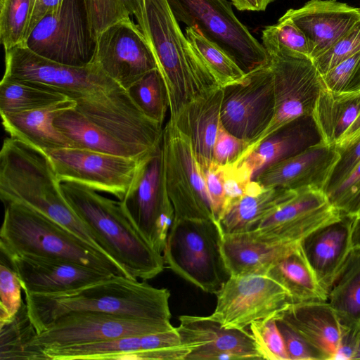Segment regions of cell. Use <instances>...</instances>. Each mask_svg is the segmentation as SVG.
Wrapping results in <instances>:
<instances>
[{
    "mask_svg": "<svg viewBox=\"0 0 360 360\" xmlns=\"http://www.w3.org/2000/svg\"><path fill=\"white\" fill-rule=\"evenodd\" d=\"M278 314L255 321L250 325L262 359L289 360L282 335L278 329Z\"/></svg>",
    "mask_w": 360,
    "mask_h": 360,
    "instance_id": "obj_41",
    "label": "cell"
},
{
    "mask_svg": "<svg viewBox=\"0 0 360 360\" xmlns=\"http://www.w3.org/2000/svg\"><path fill=\"white\" fill-rule=\"evenodd\" d=\"M359 114L360 91L341 93L323 87L312 117L323 143L336 146Z\"/></svg>",
    "mask_w": 360,
    "mask_h": 360,
    "instance_id": "obj_32",
    "label": "cell"
},
{
    "mask_svg": "<svg viewBox=\"0 0 360 360\" xmlns=\"http://www.w3.org/2000/svg\"><path fill=\"white\" fill-rule=\"evenodd\" d=\"M352 218L342 215L309 233L301 249L319 284L328 295L352 249Z\"/></svg>",
    "mask_w": 360,
    "mask_h": 360,
    "instance_id": "obj_24",
    "label": "cell"
},
{
    "mask_svg": "<svg viewBox=\"0 0 360 360\" xmlns=\"http://www.w3.org/2000/svg\"><path fill=\"white\" fill-rule=\"evenodd\" d=\"M179 344L175 330L130 335L92 343L49 348L42 350L44 359L169 360Z\"/></svg>",
    "mask_w": 360,
    "mask_h": 360,
    "instance_id": "obj_20",
    "label": "cell"
},
{
    "mask_svg": "<svg viewBox=\"0 0 360 360\" xmlns=\"http://www.w3.org/2000/svg\"><path fill=\"white\" fill-rule=\"evenodd\" d=\"M130 15L135 17L137 25L141 30L143 25L142 0H120Z\"/></svg>",
    "mask_w": 360,
    "mask_h": 360,
    "instance_id": "obj_54",
    "label": "cell"
},
{
    "mask_svg": "<svg viewBox=\"0 0 360 360\" xmlns=\"http://www.w3.org/2000/svg\"><path fill=\"white\" fill-rule=\"evenodd\" d=\"M352 248H360V217L353 219L352 226Z\"/></svg>",
    "mask_w": 360,
    "mask_h": 360,
    "instance_id": "obj_57",
    "label": "cell"
},
{
    "mask_svg": "<svg viewBox=\"0 0 360 360\" xmlns=\"http://www.w3.org/2000/svg\"><path fill=\"white\" fill-rule=\"evenodd\" d=\"M216 295L210 316L230 329H245L294 304L286 289L268 274L230 276Z\"/></svg>",
    "mask_w": 360,
    "mask_h": 360,
    "instance_id": "obj_14",
    "label": "cell"
},
{
    "mask_svg": "<svg viewBox=\"0 0 360 360\" xmlns=\"http://www.w3.org/2000/svg\"><path fill=\"white\" fill-rule=\"evenodd\" d=\"M178 22L196 26L248 73L265 64L269 55L235 15L226 0H167Z\"/></svg>",
    "mask_w": 360,
    "mask_h": 360,
    "instance_id": "obj_8",
    "label": "cell"
},
{
    "mask_svg": "<svg viewBox=\"0 0 360 360\" xmlns=\"http://www.w3.org/2000/svg\"><path fill=\"white\" fill-rule=\"evenodd\" d=\"M131 98L149 119L162 124L169 108L166 86L158 69L153 70L127 90Z\"/></svg>",
    "mask_w": 360,
    "mask_h": 360,
    "instance_id": "obj_38",
    "label": "cell"
},
{
    "mask_svg": "<svg viewBox=\"0 0 360 360\" xmlns=\"http://www.w3.org/2000/svg\"><path fill=\"white\" fill-rule=\"evenodd\" d=\"M340 158L323 188L328 195L338 187L360 162V136L342 148H337Z\"/></svg>",
    "mask_w": 360,
    "mask_h": 360,
    "instance_id": "obj_50",
    "label": "cell"
},
{
    "mask_svg": "<svg viewBox=\"0 0 360 360\" xmlns=\"http://www.w3.org/2000/svg\"><path fill=\"white\" fill-rule=\"evenodd\" d=\"M170 321L145 320L97 311L64 314L32 339L30 346L37 359H44L42 350L49 348L96 342L130 335L167 331Z\"/></svg>",
    "mask_w": 360,
    "mask_h": 360,
    "instance_id": "obj_12",
    "label": "cell"
},
{
    "mask_svg": "<svg viewBox=\"0 0 360 360\" xmlns=\"http://www.w3.org/2000/svg\"><path fill=\"white\" fill-rule=\"evenodd\" d=\"M259 11H264L266 10L269 4L273 2L274 0H257Z\"/></svg>",
    "mask_w": 360,
    "mask_h": 360,
    "instance_id": "obj_58",
    "label": "cell"
},
{
    "mask_svg": "<svg viewBox=\"0 0 360 360\" xmlns=\"http://www.w3.org/2000/svg\"><path fill=\"white\" fill-rule=\"evenodd\" d=\"M1 257L0 262V324L9 321L19 311L23 302L20 280Z\"/></svg>",
    "mask_w": 360,
    "mask_h": 360,
    "instance_id": "obj_45",
    "label": "cell"
},
{
    "mask_svg": "<svg viewBox=\"0 0 360 360\" xmlns=\"http://www.w3.org/2000/svg\"><path fill=\"white\" fill-rule=\"evenodd\" d=\"M329 202L342 215L360 217V162L333 191L326 195Z\"/></svg>",
    "mask_w": 360,
    "mask_h": 360,
    "instance_id": "obj_44",
    "label": "cell"
},
{
    "mask_svg": "<svg viewBox=\"0 0 360 360\" xmlns=\"http://www.w3.org/2000/svg\"><path fill=\"white\" fill-rule=\"evenodd\" d=\"M249 146L248 142L227 131L220 120L213 148L212 161L222 166L233 163L241 158Z\"/></svg>",
    "mask_w": 360,
    "mask_h": 360,
    "instance_id": "obj_49",
    "label": "cell"
},
{
    "mask_svg": "<svg viewBox=\"0 0 360 360\" xmlns=\"http://www.w3.org/2000/svg\"><path fill=\"white\" fill-rule=\"evenodd\" d=\"M268 55L273 76L275 113L269 126L243 155L285 124L312 115L323 88L321 74L310 57L285 47Z\"/></svg>",
    "mask_w": 360,
    "mask_h": 360,
    "instance_id": "obj_11",
    "label": "cell"
},
{
    "mask_svg": "<svg viewBox=\"0 0 360 360\" xmlns=\"http://www.w3.org/2000/svg\"><path fill=\"white\" fill-rule=\"evenodd\" d=\"M297 191L265 188L253 179L248 193L228 205L217 221L221 234L254 230L264 218L292 198Z\"/></svg>",
    "mask_w": 360,
    "mask_h": 360,
    "instance_id": "obj_29",
    "label": "cell"
},
{
    "mask_svg": "<svg viewBox=\"0 0 360 360\" xmlns=\"http://www.w3.org/2000/svg\"><path fill=\"white\" fill-rule=\"evenodd\" d=\"M360 51L321 75L325 89L335 92L360 91Z\"/></svg>",
    "mask_w": 360,
    "mask_h": 360,
    "instance_id": "obj_42",
    "label": "cell"
},
{
    "mask_svg": "<svg viewBox=\"0 0 360 360\" xmlns=\"http://www.w3.org/2000/svg\"><path fill=\"white\" fill-rule=\"evenodd\" d=\"M162 150L165 184L174 209V220L217 221L191 141L170 120L163 128Z\"/></svg>",
    "mask_w": 360,
    "mask_h": 360,
    "instance_id": "obj_9",
    "label": "cell"
},
{
    "mask_svg": "<svg viewBox=\"0 0 360 360\" xmlns=\"http://www.w3.org/2000/svg\"><path fill=\"white\" fill-rule=\"evenodd\" d=\"M201 169L217 222L225 206L223 167L212 161L208 167Z\"/></svg>",
    "mask_w": 360,
    "mask_h": 360,
    "instance_id": "obj_51",
    "label": "cell"
},
{
    "mask_svg": "<svg viewBox=\"0 0 360 360\" xmlns=\"http://www.w3.org/2000/svg\"><path fill=\"white\" fill-rule=\"evenodd\" d=\"M360 136V114L347 129L345 134L342 136L340 140L336 144L337 148H342L354 140L357 139Z\"/></svg>",
    "mask_w": 360,
    "mask_h": 360,
    "instance_id": "obj_55",
    "label": "cell"
},
{
    "mask_svg": "<svg viewBox=\"0 0 360 360\" xmlns=\"http://www.w3.org/2000/svg\"><path fill=\"white\" fill-rule=\"evenodd\" d=\"M59 181L78 184L122 200L132 185L142 159L82 148L46 153ZM147 157V156H146Z\"/></svg>",
    "mask_w": 360,
    "mask_h": 360,
    "instance_id": "obj_16",
    "label": "cell"
},
{
    "mask_svg": "<svg viewBox=\"0 0 360 360\" xmlns=\"http://www.w3.org/2000/svg\"><path fill=\"white\" fill-rule=\"evenodd\" d=\"M63 0H36L29 21L26 37H28L36 25L46 15L53 12L60 6Z\"/></svg>",
    "mask_w": 360,
    "mask_h": 360,
    "instance_id": "obj_53",
    "label": "cell"
},
{
    "mask_svg": "<svg viewBox=\"0 0 360 360\" xmlns=\"http://www.w3.org/2000/svg\"><path fill=\"white\" fill-rule=\"evenodd\" d=\"M5 258L18 276L24 293H58L115 275L58 258L31 255Z\"/></svg>",
    "mask_w": 360,
    "mask_h": 360,
    "instance_id": "obj_21",
    "label": "cell"
},
{
    "mask_svg": "<svg viewBox=\"0 0 360 360\" xmlns=\"http://www.w3.org/2000/svg\"><path fill=\"white\" fill-rule=\"evenodd\" d=\"M359 51H360V20L331 47L312 60L319 73L323 75Z\"/></svg>",
    "mask_w": 360,
    "mask_h": 360,
    "instance_id": "obj_46",
    "label": "cell"
},
{
    "mask_svg": "<svg viewBox=\"0 0 360 360\" xmlns=\"http://www.w3.org/2000/svg\"><path fill=\"white\" fill-rule=\"evenodd\" d=\"M36 0H0V39L4 51L24 45Z\"/></svg>",
    "mask_w": 360,
    "mask_h": 360,
    "instance_id": "obj_39",
    "label": "cell"
},
{
    "mask_svg": "<svg viewBox=\"0 0 360 360\" xmlns=\"http://www.w3.org/2000/svg\"><path fill=\"white\" fill-rule=\"evenodd\" d=\"M24 46L49 60L84 66L93 58L94 39L84 0H63L34 27Z\"/></svg>",
    "mask_w": 360,
    "mask_h": 360,
    "instance_id": "obj_13",
    "label": "cell"
},
{
    "mask_svg": "<svg viewBox=\"0 0 360 360\" xmlns=\"http://www.w3.org/2000/svg\"><path fill=\"white\" fill-rule=\"evenodd\" d=\"M304 34L311 59L319 56L360 20L359 8L337 0H310L284 14Z\"/></svg>",
    "mask_w": 360,
    "mask_h": 360,
    "instance_id": "obj_23",
    "label": "cell"
},
{
    "mask_svg": "<svg viewBox=\"0 0 360 360\" xmlns=\"http://www.w3.org/2000/svg\"><path fill=\"white\" fill-rule=\"evenodd\" d=\"M341 326L360 323V248H352L328 293Z\"/></svg>",
    "mask_w": 360,
    "mask_h": 360,
    "instance_id": "obj_34",
    "label": "cell"
},
{
    "mask_svg": "<svg viewBox=\"0 0 360 360\" xmlns=\"http://www.w3.org/2000/svg\"><path fill=\"white\" fill-rule=\"evenodd\" d=\"M221 238L215 221L174 220L162 252L165 264L204 292L216 294L229 277Z\"/></svg>",
    "mask_w": 360,
    "mask_h": 360,
    "instance_id": "obj_7",
    "label": "cell"
},
{
    "mask_svg": "<svg viewBox=\"0 0 360 360\" xmlns=\"http://www.w3.org/2000/svg\"><path fill=\"white\" fill-rule=\"evenodd\" d=\"M304 337L333 359L341 337V324L328 301L300 302L281 312Z\"/></svg>",
    "mask_w": 360,
    "mask_h": 360,
    "instance_id": "obj_30",
    "label": "cell"
},
{
    "mask_svg": "<svg viewBox=\"0 0 360 360\" xmlns=\"http://www.w3.org/2000/svg\"><path fill=\"white\" fill-rule=\"evenodd\" d=\"M341 337L333 360H353L359 340L360 323L349 327L341 326Z\"/></svg>",
    "mask_w": 360,
    "mask_h": 360,
    "instance_id": "obj_52",
    "label": "cell"
},
{
    "mask_svg": "<svg viewBox=\"0 0 360 360\" xmlns=\"http://www.w3.org/2000/svg\"><path fill=\"white\" fill-rule=\"evenodd\" d=\"M0 359H36L30 346L37 334L22 304L18 313L8 322L1 323Z\"/></svg>",
    "mask_w": 360,
    "mask_h": 360,
    "instance_id": "obj_37",
    "label": "cell"
},
{
    "mask_svg": "<svg viewBox=\"0 0 360 360\" xmlns=\"http://www.w3.org/2000/svg\"><path fill=\"white\" fill-rule=\"evenodd\" d=\"M297 243L266 240L253 231L221 234V252L230 276L267 274Z\"/></svg>",
    "mask_w": 360,
    "mask_h": 360,
    "instance_id": "obj_25",
    "label": "cell"
},
{
    "mask_svg": "<svg viewBox=\"0 0 360 360\" xmlns=\"http://www.w3.org/2000/svg\"><path fill=\"white\" fill-rule=\"evenodd\" d=\"M231 2L239 11H259L257 0H231Z\"/></svg>",
    "mask_w": 360,
    "mask_h": 360,
    "instance_id": "obj_56",
    "label": "cell"
},
{
    "mask_svg": "<svg viewBox=\"0 0 360 360\" xmlns=\"http://www.w3.org/2000/svg\"><path fill=\"white\" fill-rule=\"evenodd\" d=\"M76 107L69 98L49 107L14 114L1 115L2 124L11 137L46 153L62 148H77L75 143L53 124L63 111Z\"/></svg>",
    "mask_w": 360,
    "mask_h": 360,
    "instance_id": "obj_27",
    "label": "cell"
},
{
    "mask_svg": "<svg viewBox=\"0 0 360 360\" xmlns=\"http://www.w3.org/2000/svg\"><path fill=\"white\" fill-rule=\"evenodd\" d=\"M354 359H360V336H359V340L357 349H356V352L354 356L353 360H354Z\"/></svg>",
    "mask_w": 360,
    "mask_h": 360,
    "instance_id": "obj_59",
    "label": "cell"
},
{
    "mask_svg": "<svg viewBox=\"0 0 360 360\" xmlns=\"http://www.w3.org/2000/svg\"><path fill=\"white\" fill-rule=\"evenodd\" d=\"M222 167L225 193V210L228 205L240 199L248 193L250 184L253 180V174L248 167L240 161L224 165Z\"/></svg>",
    "mask_w": 360,
    "mask_h": 360,
    "instance_id": "obj_48",
    "label": "cell"
},
{
    "mask_svg": "<svg viewBox=\"0 0 360 360\" xmlns=\"http://www.w3.org/2000/svg\"><path fill=\"white\" fill-rule=\"evenodd\" d=\"M323 143L312 115L285 124L271 134L238 161L251 170L253 179L264 169Z\"/></svg>",
    "mask_w": 360,
    "mask_h": 360,
    "instance_id": "obj_26",
    "label": "cell"
},
{
    "mask_svg": "<svg viewBox=\"0 0 360 360\" xmlns=\"http://www.w3.org/2000/svg\"><path fill=\"white\" fill-rule=\"evenodd\" d=\"M280 314L277 316L276 322L283 338L289 360L330 359L326 353L281 318Z\"/></svg>",
    "mask_w": 360,
    "mask_h": 360,
    "instance_id": "obj_47",
    "label": "cell"
},
{
    "mask_svg": "<svg viewBox=\"0 0 360 360\" xmlns=\"http://www.w3.org/2000/svg\"><path fill=\"white\" fill-rule=\"evenodd\" d=\"M3 78L63 94L91 122L146 155L161 146L162 124L147 117L128 91L94 63L64 65L18 45L5 51Z\"/></svg>",
    "mask_w": 360,
    "mask_h": 360,
    "instance_id": "obj_1",
    "label": "cell"
},
{
    "mask_svg": "<svg viewBox=\"0 0 360 360\" xmlns=\"http://www.w3.org/2000/svg\"><path fill=\"white\" fill-rule=\"evenodd\" d=\"M0 198L41 213L108 257L67 201L48 155L12 137L4 141L0 152Z\"/></svg>",
    "mask_w": 360,
    "mask_h": 360,
    "instance_id": "obj_3",
    "label": "cell"
},
{
    "mask_svg": "<svg viewBox=\"0 0 360 360\" xmlns=\"http://www.w3.org/2000/svg\"><path fill=\"white\" fill-rule=\"evenodd\" d=\"M339 158L336 146L321 143L269 165L253 179L265 188L298 190L311 187L323 191Z\"/></svg>",
    "mask_w": 360,
    "mask_h": 360,
    "instance_id": "obj_22",
    "label": "cell"
},
{
    "mask_svg": "<svg viewBox=\"0 0 360 360\" xmlns=\"http://www.w3.org/2000/svg\"><path fill=\"white\" fill-rule=\"evenodd\" d=\"M120 202L142 238L162 255L175 217L165 184L162 143L142 160L132 185Z\"/></svg>",
    "mask_w": 360,
    "mask_h": 360,
    "instance_id": "obj_10",
    "label": "cell"
},
{
    "mask_svg": "<svg viewBox=\"0 0 360 360\" xmlns=\"http://www.w3.org/2000/svg\"><path fill=\"white\" fill-rule=\"evenodd\" d=\"M341 217L321 189L308 187L297 190L252 231L266 240L297 243L317 228Z\"/></svg>",
    "mask_w": 360,
    "mask_h": 360,
    "instance_id": "obj_18",
    "label": "cell"
},
{
    "mask_svg": "<svg viewBox=\"0 0 360 360\" xmlns=\"http://www.w3.org/2000/svg\"><path fill=\"white\" fill-rule=\"evenodd\" d=\"M188 41L212 72L221 87L240 81L246 73L220 46L207 39L196 27L185 28Z\"/></svg>",
    "mask_w": 360,
    "mask_h": 360,
    "instance_id": "obj_36",
    "label": "cell"
},
{
    "mask_svg": "<svg viewBox=\"0 0 360 360\" xmlns=\"http://www.w3.org/2000/svg\"><path fill=\"white\" fill-rule=\"evenodd\" d=\"M29 318L37 334L58 317L71 312L97 311L170 321V292L122 275L79 288L52 294L25 293Z\"/></svg>",
    "mask_w": 360,
    "mask_h": 360,
    "instance_id": "obj_2",
    "label": "cell"
},
{
    "mask_svg": "<svg viewBox=\"0 0 360 360\" xmlns=\"http://www.w3.org/2000/svg\"><path fill=\"white\" fill-rule=\"evenodd\" d=\"M267 274L286 289L294 304L328 300V295L319 284L300 242L278 260Z\"/></svg>",
    "mask_w": 360,
    "mask_h": 360,
    "instance_id": "obj_33",
    "label": "cell"
},
{
    "mask_svg": "<svg viewBox=\"0 0 360 360\" xmlns=\"http://www.w3.org/2000/svg\"><path fill=\"white\" fill-rule=\"evenodd\" d=\"M359 72H360V67H359Z\"/></svg>",
    "mask_w": 360,
    "mask_h": 360,
    "instance_id": "obj_60",
    "label": "cell"
},
{
    "mask_svg": "<svg viewBox=\"0 0 360 360\" xmlns=\"http://www.w3.org/2000/svg\"><path fill=\"white\" fill-rule=\"evenodd\" d=\"M142 1L141 30L163 78L174 120L188 103L221 86L188 41L168 1Z\"/></svg>",
    "mask_w": 360,
    "mask_h": 360,
    "instance_id": "obj_4",
    "label": "cell"
},
{
    "mask_svg": "<svg viewBox=\"0 0 360 360\" xmlns=\"http://www.w3.org/2000/svg\"><path fill=\"white\" fill-rule=\"evenodd\" d=\"M176 330L191 349L186 360L262 359L255 341L245 329L223 327L210 316L181 315Z\"/></svg>",
    "mask_w": 360,
    "mask_h": 360,
    "instance_id": "obj_19",
    "label": "cell"
},
{
    "mask_svg": "<svg viewBox=\"0 0 360 360\" xmlns=\"http://www.w3.org/2000/svg\"><path fill=\"white\" fill-rule=\"evenodd\" d=\"M0 229L2 256L58 258L115 275L126 274L108 257L41 213L18 202H5Z\"/></svg>",
    "mask_w": 360,
    "mask_h": 360,
    "instance_id": "obj_6",
    "label": "cell"
},
{
    "mask_svg": "<svg viewBox=\"0 0 360 360\" xmlns=\"http://www.w3.org/2000/svg\"><path fill=\"white\" fill-rule=\"evenodd\" d=\"M94 41L111 25L130 18L120 0H84Z\"/></svg>",
    "mask_w": 360,
    "mask_h": 360,
    "instance_id": "obj_43",
    "label": "cell"
},
{
    "mask_svg": "<svg viewBox=\"0 0 360 360\" xmlns=\"http://www.w3.org/2000/svg\"><path fill=\"white\" fill-rule=\"evenodd\" d=\"M222 90L220 120L223 127L250 146L254 144L269 126L275 113L269 60Z\"/></svg>",
    "mask_w": 360,
    "mask_h": 360,
    "instance_id": "obj_15",
    "label": "cell"
},
{
    "mask_svg": "<svg viewBox=\"0 0 360 360\" xmlns=\"http://www.w3.org/2000/svg\"><path fill=\"white\" fill-rule=\"evenodd\" d=\"M359 8V11H360V8Z\"/></svg>",
    "mask_w": 360,
    "mask_h": 360,
    "instance_id": "obj_61",
    "label": "cell"
},
{
    "mask_svg": "<svg viewBox=\"0 0 360 360\" xmlns=\"http://www.w3.org/2000/svg\"><path fill=\"white\" fill-rule=\"evenodd\" d=\"M91 63L97 64L127 91L145 75L158 69L146 37L130 18L111 25L100 34Z\"/></svg>",
    "mask_w": 360,
    "mask_h": 360,
    "instance_id": "obj_17",
    "label": "cell"
},
{
    "mask_svg": "<svg viewBox=\"0 0 360 360\" xmlns=\"http://www.w3.org/2000/svg\"><path fill=\"white\" fill-rule=\"evenodd\" d=\"M61 188L71 207L96 237L105 254L128 277L147 281L163 271L162 255L142 238L120 201L72 182H62Z\"/></svg>",
    "mask_w": 360,
    "mask_h": 360,
    "instance_id": "obj_5",
    "label": "cell"
},
{
    "mask_svg": "<svg viewBox=\"0 0 360 360\" xmlns=\"http://www.w3.org/2000/svg\"><path fill=\"white\" fill-rule=\"evenodd\" d=\"M262 44L267 53L285 47L310 57L309 45L304 34L284 15L276 24L264 27L262 34Z\"/></svg>",
    "mask_w": 360,
    "mask_h": 360,
    "instance_id": "obj_40",
    "label": "cell"
},
{
    "mask_svg": "<svg viewBox=\"0 0 360 360\" xmlns=\"http://www.w3.org/2000/svg\"><path fill=\"white\" fill-rule=\"evenodd\" d=\"M53 124L75 143L77 148L138 159L149 155L143 154L105 131L76 110L75 108L61 112L54 119Z\"/></svg>",
    "mask_w": 360,
    "mask_h": 360,
    "instance_id": "obj_31",
    "label": "cell"
},
{
    "mask_svg": "<svg viewBox=\"0 0 360 360\" xmlns=\"http://www.w3.org/2000/svg\"><path fill=\"white\" fill-rule=\"evenodd\" d=\"M66 99L62 94L25 82L5 78L0 82L1 115L37 110Z\"/></svg>",
    "mask_w": 360,
    "mask_h": 360,
    "instance_id": "obj_35",
    "label": "cell"
},
{
    "mask_svg": "<svg viewBox=\"0 0 360 360\" xmlns=\"http://www.w3.org/2000/svg\"><path fill=\"white\" fill-rule=\"evenodd\" d=\"M223 96L222 87L194 99L171 121L191 141L201 168L212 162V153L219 125Z\"/></svg>",
    "mask_w": 360,
    "mask_h": 360,
    "instance_id": "obj_28",
    "label": "cell"
}]
</instances>
